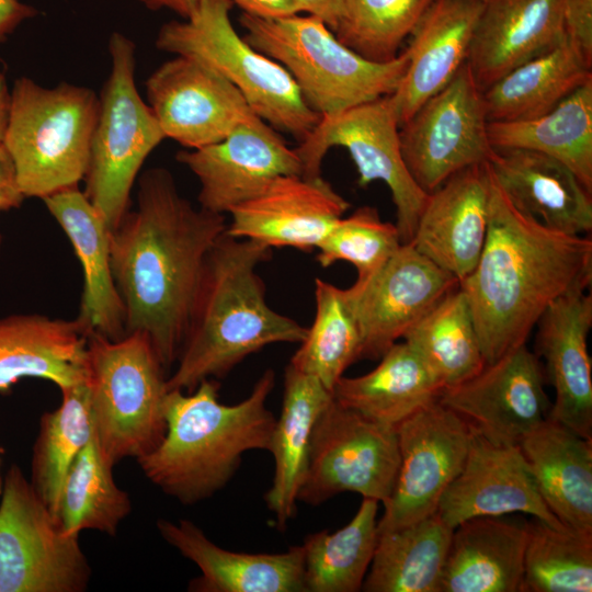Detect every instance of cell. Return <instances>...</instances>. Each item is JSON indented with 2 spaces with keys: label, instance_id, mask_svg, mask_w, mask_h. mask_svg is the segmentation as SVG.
<instances>
[{
  "label": "cell",
  "instance_id": "obj_21",
  "mask_svg": "<svg viewBox=\"0 0 592 592\" xmlns=\"http://www.w3.org/2000/svg\"><path fill=\"white\" fill-rule=\"evenodd\" d=\"M576 287L561 295L537 321L536 351L546 362V377L555 388L548 417L592 440V378L588 335L592 327V296Z\"/></svg>",
  "mask_w": 592,
  "mask_h": 592
},
{
  "label": "cell",
  "instance_id": "obj_46",
  "mask_svg": "<svg viewBox=\"0 0 592 592\" xmlns=\"http://www.w3.org/2000/svg\"><path fill=\"white\" fill-rule=\"evenodd\" d=\"M243 12L261 19H282L301 13L299 0H230Z\"/></svg>",
  "mask_w": 592,
  "mask_h": 592
},
{
  "label": "cell",
  "instance_id": "obj_45",
  "mask_svg": "<svg viewBox=\"0 0 592 592\" xmlns=\"http://www.w3.org/2000/svg\"><path fill=\"white\" fill-rule=\"evenodd\" d=\"M25 198L12 156L0 140V212L20 207Z\"/></svg>",
  "mask_w": 592,
  "mask_h": 592
},
{
  "label": "cell",
  "instance_id": "obj_27",
  "mask_svg": "<svg viewBox=\"0 0 592 592\" xmlns=\"http://www.w3.org/2000/svg\"><path fill=\"white\" fill-rule=\"evenodd\" d=\"M488 163L512 204L556 231L588 235L591 192L565 163L528 149H493Z\"/></svg>",
  "mask_w": 592,
  "mask_h": 592
},
{
  "label": "cell",
  "instance_id": "obj_36",
  "mask_svg": "<svg viewBox=\"0 0 592 592\" xmlns=\"http://www.w3.org/2000/svg\"><path fill=\"white\" fill-rule=\"evenodd\" d=\"M441 386H455L486 365L466 294L456 287L402 338Z\"/></svg>",
  "mask_w": 592,
  "mask_h": 592
},
{
  "label": "cell",
  "instance_id": "obj_16",
  "mask_svg": "<svg viewBox=\"0 0 592 592\" xmlns=\"http://www.w3.org/2000/svg\"><path fill=\"white\" fill-rule=\"evenodd\" d=\"M459 286L410 242L373 276L344 289L361 338L360 360H379L442 298Z\"/></svg>",
  "mask_w": 592,
  "mask_h": 592
},
{
  "label": "cell",
  "instance_id": "obj_17",
  "mask_svg": "<svg viewBox=\"0 0 592 592\" xmlns=\"http://www.w3.org/2000/svg\"><path fill=\"white\" fill-rule=\"evenodd\" d=\"M544 385L538 356L525 343L473 377L444 388L437 400L489 441L519 445L549 414Z\"/></svg>",
  "mask_w": 592,
  "mask_h": 592
},
{
  "label": "cell",
  "instance_id": "obj_48",
  "mask_svg": "<svg viewBox=\"0 0 592 592\" xmlns=\"http://www.w3.org/2000/svg\"><path fill=\"white\" fill-rule=\"evenodd\" d=\"M301 13L320 19L333 32L342 12L344 0H299Z\"/></svg>",
  "mask_w": 592,
  "mask_h": 592
},
{
  "label": "cell",
  "instance_id": "obj_12",
  "mask_svg": "<svg viewBox=\"0 0 592 592\" xmlns=\"http://www.w3.org/2000/svg\"><path fill=\"white\" fill-rule=\"evenodd\" d=\"M396 426L339 405L317 418L297 501L319 505L342 492L386 502L399 467Z\"/></svg>",
  "mask_w": 592,
  "mask_h": 592
},
{
  "label": "cell",
  "instance_id": "obj_24",
  "mask_svg": "<svg viewBox=\"0 0 592 592\" xmlns=\"http://www.w3.org/2000/svg\"><path fill=\"white\" fill-rule=\"evenodd\" d=\"M157 528L169 545L201 570V576L191 580L190 591L306 592L301 545L274 554L239 553L219 547L185 519H160Z\"/></svg>",
  "mask_w": 592,
  "mask_h": 592
},
{
  "label": "cell",
  "instance_id": "obj_20",
  "mask_svg": "<svg viewBox=\"0 0 592 592\" xmlns=\"http://www.w3.org/2000/svg\"><path fill=\"white\" fill-rule=\"evenodd\" d=\"M350 203L321 175L286 174L231 212L226 232L267 247L317 250Z\"/></svg>",
  "mask_w": 592,
  "mask_h": 592
},
{
  "label": "cell",
  "instance_id": "obj_47",
  "mask_svg": "<svg viewBox=\"0 0 592 592\" xmlns=\"http://www.w3.org/2000/svg\"><path fill=\"white\" fill-rule=\"evenodd\" d=\"M37 14L36 9L19 0H0V44L25 20Z\"/></svg>",
  "mask_w": 592,
  "mask_h": 592
},
{
  "label": "cell",
  "instance_id": "obj_11",
  "mask_svg": "<svg viewBox=\"0 0 592 592\" xmlns=\"http://www.w3.org/2000/svg\"><path fill=\"white\" fill-rule=\"evenodd\" d=\"M399 119L389 95L330 116H320L310 134L295 148L305 177L321 175L322 161L333 147L348 150L365 187L384 182L396 207L402 243L411 242L429 194L413 180L402 157Z\"/></svg>",
  "mask_w": 592,
  "mask_h": 592
},
{
  "label": "cell",
  "instance_id": "obj_1",
  "mask_svg": "<svg viewBox=\"0 0 592 592\" xmlns=\"http://www.w3.org/2000/svg\"><path fill=\"white\" fill-rule=\"evenodd\" d=\"M225 215L195 207L171 172L138 179L137 206L111 231V265L125 308L126 333H145L164 369L175 364L208 253Z\"/></svg>",
  "mask_w": 592,
  "mask_h": 592
},
{
  "label": "cell",
  "instance_id": "obj_9",
  "mask_svg": "<svg viewBox=\"0 0 592 592\" xmlns=\"http://www.w3.org/2000/svg\"><path fill=\"white\" fill-rule=\"evenodd\" d=\"M109 54L111 70L99 96L83 193L112 231L130 208L145 160L166 137L137 90L134 42L114 32Z\"/></svg>",
  "mask_w": 592,
  "mask_h": 592
},
{
  "label": "cell",
  "instance_id": "obj_13",
  "mask_svg": "<svg viewBox=\"0 0 592 592\" xmlns=\"http://www.w3.org/2000/svg\"><path fill=\"white\" fill-rule=\"evenodd\" d=\"M482 91L465 62L453 79L428 99L399 128L403 160L428 194L448 178L493 152Z\"/></svg>",
  "mask_w": 592,
  "mask_h": 592
},
{
  "label": "cell",
  "instance_id": "obj_42",
  "mask_svg": "<svg viewBox=\"0 0 592 592\" xmlns=\"http://www.w3.org/2000/svg\"><path fill=\"white\" fill-rule=\"evenodd\" d=\"M433 0H344L333 31L346 47L374 62L399 55Z\"/></svg>",
  "mask_w": 592,
  "mask_h": 592
},
{
  "label": "cell",
  "instance_id": "obj_28",
  "mask_svg": "<svg viewBox=\"0 0 592 592\" xmlns=\"http://www.w3.org/2000/svg\"><path fill=\"white\" fill-rule=\"evenodd\" d=\"M88 335L77 319L18 314L0 319V394L23 378H41L60 390L87 379Z\"/></svg>",
  "mask_w": 592,
  "mask_h": 592
},
{
  "label": "cell",
  "instance_id": "obj_10",
  "mask_svg": "<svg viewBox=\"0 0 592 592\" xmlns=\"http://www.w3.org/2000/svg\"><path fill=\"white\" fill-rule=\"evenodd\" d=\"M0 502V592H83L91 567L78 536L57 517L16 465L7 471Z\"/></svg>",
  "mask_w": 592,
  "mask_h": 592
},
{
  "label": "cell",
  "instance_id": "obj_2",
  "mask_svg": "<svg viewBox=\"0 0 592 592\" xmlns=\"http://www.w3.org/2000/svg\"><path fill=\"white\" fill-rule=\"evenodd\" d=\"M488 229L474 271L459 283L486 364L525 344L549 305L592 281V240L548 228L521 212L489 166Z\"/></svg>",
  "mask_w": 592,
  "mask_h": 592
},
{
  "label": "cell",
  "instance_id": "obj_52",
  "mask_svg": "<svg viewBox=\"0 0 592 592\" xmlns=\"http://www.w3.org/2000/svg\"><path fill=\"white\" fill-rule=\"evenodd\" d=\"M0 243H1V236H0Z\"/></svg>",
  "mask_w": 592,
  "mask_h": 592
},
{
  "label": "cell",
  "instance_id": "obj_40",
  "mask_svg": "<svg viewBox=\"0 0 592 592\" xmlns=\"http://www.w3.org/2000/svg\"><path fill=\"white\" fill-rule=\"evenodd\" d=\"M315 300L312 325L288 364L332 392L345 369L360 360L361 338L344 289L316 278Z\"/></svg>",
  "mask_w": 592,
  "mask_h": 592
},
{
  "label": "cell",
  "instance_id": "obj_23",
  "mask_svg": "<svg viewBox=\"0 0 592 592\" xmlns=\"http://www.w3.org/2000/svg\"><path fill=\"white\" fill-rule=\"evenodd\" d=\"M566 36L561 0H482L467 64L485 91Z\"/></svg>",
  "mask_w": 592,
  "mask_h": 592
},
{
  "label": "cell",
  "instance_id": "obj_7",
  "mask_svg": "<svg viewBox=\"0 0 592 592\" xmlns=\"http://www.w3.org/2000/svg\"><path fill=\"white\" fill-rule=\"evenodd\" d=\"M231 8L230 0H202L189 18L161 26L156 47L209 67L242 94L262 121L300 143L320 115L277 61L239 35L231 23Z\"/></svg>",
  "mask_w": 592,
  "mask_h": 592
},
{
  "label": "cell",
  "instance_id": "obj_15",
  "mask_svg": "<svg viewBox=\"0 0 592 592\" xmlns=\"http://www.w3.org/2000/svg\"><path fill=\"white\" fill-rule=\"evenodd\" d=\"M145 86L164 137L186 149L218 143L242 125H266L229 81L189 57L164 61Z\"/></svg>",
  "mask_w": 592,
  "mask_h": 592
},
{
  "label": "cell",
  "instance_id": "obj_14",
  "mask_svg": "<svg viewBox=\"0 0 592 592\" xmlns=\"http://www.w3.org/2000/svg\"><path fill=\"white\" fill-rule=\"evenodd\" d=\"M399 467L378 520V533L418 522L436 512L449 483L460 473L473 429L439 400L396 425Z\"/></svg>",
  "mask_w": 592,
  "mask_h": 592
},
{
  "label": "cell",
  "instance_id": "obj_37",
  "mask_svg": "<svg viewBox=\"0 0 592 592\" xmlns=\"http://www.w3.org/2000/svg\"><path fill=\"white\" fill-rule=\"evenodd\" d=\"M378 503L363 498L346 525L332 533L320 531L304 538L306 592L362 590L378 540Z\"/></svg>",
  "mask_w": 592,
  "mask_h": 592
},
{
  "label": "cell",
  "instance_id": "obj_30",
  "mask_svg": "<svg viewBox=\"0 0 592 592\" xmlns=\"http://www.w3.org/2000/svg\"><path fill=\"white\" fill-rule=\"evenodd\" d=\"M519 446L550 512L592 534V440L547 417Z\"/></svg>",
  "mask_w": 592,
  "mask_h": 592
},
{
  "label": "cell",
  "instance_id": "obj_44",
  "mask_svg": "<svg viewBox=\"0 0 592 592\" xmlns=\"http://www.w3.org/2000/svg\"><path fill=\"white\" fill-rule=\"evenodd\" d=\"M566 34L592 66V0H561Z\"/></svg>",
  "mask_w": 592,
  "mask_h": 592
},
{
  "label": "cell",
  "instance_id": "obj_8",
  "mask_svg": "<svg viewBox=\"0 0 592 592\" xmlns=\"http://www.w3.org/2000/svg\"><path fill=\"white\" fill-rule=\"evenodd\" d=\"M166 372L143 332L115 340L88 335L86 382L94 432L113 465L150 453L163 439Z\"/></svg>",
  "mask_w": 592,
  "mask_h": 592
},
{
  "label": "cell",
  "instance_id": "obj_43",
  "mask_svg": "<svg viewBox=\"0 0 592 592\" xmlns=\"http://www.w3.org/2000/svg\"><path fill=\"white\" fill-rule=\"evenodd\" d=\"M402 244L396 224L382 220L378 210L362 206L341 217L317 249L322 267L335 262L351 263L362 283L379 271Z\"/></svg>",
  "mask_w": 592,
  "mask_h": 592
},
{
  "label": "cell",
  "instance_id": "obj_18",
  "mask_svg": "<svg viewBox=\"0 0 592 592\" xmlns=\"http://www.w3.org/2000/svg\"><path fill=\"white\" fill-rule=\"evenodd\" d=\"M177 160L200 182V207L220 215L253 198L276 178L303 172L295 148L269 124L239 126L218 143L179 151Z\"/></svg>",
  "mask_w": 592,
  "mask_h": 592
},
{
  "label": "cell",
  "instance_id": "obj_51",
  "mask_svg": "<svg viewBox=\"0 0 592 592\" xmlns=\"http://www.w3.org/2000/svg\"><path fill=\"white\" fill-rule=\"evenodd\" d=\"M3 453V449L0 447V463H1V454ZM2 483H3V480H2V477H1V473H0V494H1V491H2Z\"/></svg>",
  "mask_w": 592,
  "mask_h": 592
},
{
  "label": "cell",
  "instance_id": "obj_3",
  "mask_svg": "<svg viewBox=\"0 0 592 592\" xmlns=\"http://www.w3.org/2000/svg\"><path fill=\"white\" fill-rule=\"evenodd\" d=\"M271 248L226 231L212 248L167 389L190 392L205 379L223 378L249 355L274 343H300L307 332L272 309L257 272Z\"/></svg>",
  "mask_w": 592,
  "mask_h": 592
},
{
  "label": "cell",
  "instance_id": "obj_50",
  "mask_svg": "<svg viewBox=\"0 0 592 592\" xmlns=\"http://www.w3.org/2000/svg\"><path fill=\"white\" fill-rule=\"evenodd\" d=\"M11 104V93L9 92L4 75L0 71V140H3Z\"/></svg>",
  "mask_w": 592,
  "mask_h": 592
},
{
  "label": "cell",
  "instance_id": "obj_29",
  "mask_svg": "<svg viewBox=\"0 0 592 592\" xmlns=\"http://www.w3.org/2000/svg\"><path fill=\"white\" fill-rule=\"evenodd\" d=\"M527 521L477 516L453 528L437 592H522Z\"/></svg>",
  "mask_w": 592,
  "mask_h": 592
},
{
  "label": "cell",
  "instance_id": "obj_6",
  "mask_svg": "<svg viewBox=\"0 0 592 592\" xmlns=\"http://www.w3.org/2000/svg\"><path fill=\"white\" fill-rule=\"evenodd\" d=\"M98 107L99 98L87 87L62 82L44 88L27 77L14 82L3 143L25 197L44 200L79 187Z\"/></svg>",
  "mask_w": 592,
  "mask_h": 592
},
{
  "label": "cell",
  "instance_id": "obj_19",
  "mask_svg": "<svg viewBox=\"0 0 592 592\" xmlns=\"http://www.w3.org/2000/svg\"><path fill=\"white\" fill-rule=\"evenodd\" d=\"M436 512L452 528L471 517L512 513L569 528L545 504L520 446L496 444L474 430L465 464Z\"/></svg>",
  "mask_w": 592,
  "mask_h": 592
},
{
  "label": "cell",
  "instance_id": "obj_49",
  "mask_svg": "<svg viewBox=\"0 0 592 592\" xmlns=\"http://www.w3.org/2000/svg\"><path fill=\"white\" fill-rule=\"evenodd\" d=\"M150 10H170L182 19L189 18L202 0H138Z\"/></svg>",
  "mask_w": 592,
  "mask_h": 592
},
{
  "label": "cell",
  "instance_id": "obj_39",
  "mask_svg": "<svg viewBox=\"0 0 592 592\" xmlns=\"http://www.w3.org/2000/svg\"><path fill=\"white\" fill-rule=\"evenodd\" d=\"M60 391L59 407L41 417L31 465V483L56 517L67 473L94 432L87 382Z\"/></svg>",
  "mask_w": 592,
  "mask_h": 592
},
{
  "label": "cell",
  "instance_id": "obj_38",
  "mask_svg": "<svg viewBox=\"0 0 592 592\" xmlns=\"http://www.w3.org/2000/svg\"><path fill=\"white\" fill-rule=\"evenodd\" d=\"M113 464L105 457L93 432L65 478L57 520L68 536L95 530L110 536L130 513L132 502L113 477Z\"/></svg>",
  "mask_w": 592,
  "mask_h": 592
},
{
  "label": "cell",
  "instance_id": "obj_35",
  "mask_svg": "<svg viewBox=\"0 0 592 592\" xmlns=\"http://www.w3.org/2000/svg\"><path fill=\"white\" fill-rule=\"evenodd\" d=\"M453 528L437 512L399 528L378 533L362 590L437 592Z\"/></svg>",
  "mask_w": 592,
  "mask_h": 592
},
{
  "label": "cell",
  "instance_id": "obj_25",
  "mask_svg": "<svg viewBox=\"0 0 592 592\" xmlns=\"http://www.w3.org/2000/svg\"><path fill=\"white\" fill-rule=\"evenodd\" d=\"M482 0H433L412 31L406 71L390 94L400 126L467 62Z\"/></svg>",
  "mask_w": 592,
  "mask_h": 592
},
{
  "label": "cell",
  "instance_id": "obj_26",
  "mask_svg": "<svg viewBox=\"0 0 592 592\" xmlns=\"http://www.w3.org/2000/svg\"><path fill=\"white\" fill-rule=\"evenodd\" d=\"M68 237L83 273L77 321L87 335L115 340L126 334L125 308L111 265V230L79 187L42 200Z\"/></svg>",
  "mask_w": 592,
  "mask_h": 592
},
{
  "label": "cell",
  "instance_id": "obj_32",
  "mask_svg": "<svg viewBox=\"0 0 592 592\" xmlns=\"http://www.w3.org/2000/svg\"><path fill=\"white\" fill-rule=\"evenodd\" d=\"M443 387L403 341L392 344L371 372L344 375L335 384L334 400L373 421L396 426L420 408L439 399Z\"/></svg>",
  "mask_w": 592,
  "mask_h": 592
},
{
  "label": "cell",
  "instance_id": "obj_5",
  "mask_svg": "<svg viewBox=\"0 0 592 592\" xmlns=\"http://www.w3.org/2000/svg\"><path fill=\"white\" fill-rule=\"evenodd\" d=\"M239 23L243 38L289 73L320 116L394 93L409 60L406 50L387 62L367 60L310 14L261 19L242 13Z\"/></svg>",
  "mask_w": 592,
  "mask_h": 592
},
{
  "label": "cell",
  "instance_id": "obj_4",
  "mask_svg": "<svg viewBox=\"0 0 592 592\" xmlns=\"http://www.w3.org/2000/svg\"><path fill=\"white\" fill-rule=\"evenodd\" d=\"M275 385L267 368L235 405L219 400V384L202 380L194 390H168L167 431L159 445L137 458L144 475L166 494L194 504L223 489L248 451H270L275 417L266 407Z\"/></svg>",
  "mask_w": 592,
  "mask_h": 592
},
{
  "label": "cell",
  "instance_id": "obj_22",
  "mask_svg": "<svg viewBox=\"0 0 592 592\" xmlns=\"http://www.w3.org/2000/svg\"><path fill=\"white\" fill-rule=\"evenodd\" d=\"M489 196L488 161L458 171L429 194L410 243L463 282L485 246Z\"/></svg>",
  "mask_w": 592,
  "mask_h": 592
},
{
  "label": "cell",
  "instance_id": "obj_31",
  "mask_svg": "<svg viewBox=\"0 0 592 592\" xmlns=\"http://www.w3.org/2000/svg\"><path fill=\"white\" fill-rule=\"evenodd\" d=\"M332 398V392L319 379L291 364L286 366L282 410L275 421L269 451L274 458V477L264 497L278 530H284L295 514L311 432L317 418Z\"/></svg>",
  "mask_w": 592,
  "mask_h": 592
},
{
  "label": "cell",
  "instance_id": "obj_33",
  "mask_svg": "<svg viewBox=\"0 0 592 592\" xmlns=\"http://www.w3.org/2000/svg\"><path fill=\"white\" fill-rule=\"evenodd\" d=\"M591 68L566 36L554 49L514 68L482 91L488 121H527L546 114L592 79Z\"/></svg>",
  "mask_w": 592,
  "mask_h": 592
},
{
  "label": "cell",
  "instance_id": "obj_34",
  "mask_svg": "<svg viewBox=\"0 0 592 592\" xmlns=\"http://www.w3.org/2000/svg\"><path fill=\"white\" fill-rule=\"evenodd\" d=\"M494 149H528L565 163L592 192V79L533 119L489 122Z\"/></svg>",
  "mask_w": 592,
  "mask_h": 592
},
{
  "label": "cell",
  "instance_id": "obj_41",
  "mask_svg": "<svg viewBox=\"0 0 592 592\" xmlns=\"http://www.w3.org/2000/svg\"><path fill=\"white\" fill-rule=\"evenodd\" d=\"M522 592H591L592 534L527 522Z\"/></svg>",
  "mask_w": 592,
  "mask_h": 592
}]
</instances>
